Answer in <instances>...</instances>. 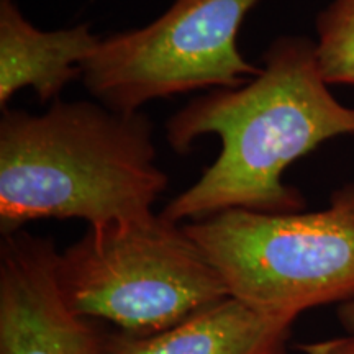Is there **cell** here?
I'll return each mask as SVG.
<instances>
[{
  "label": "cell",
  "mask_w": 354,
  "mask_h": 354,
  "mask_svg": "<svg viewBox=\"0 0 354 354\" xmlns=\"http://www.w3.org/2000/svg\"><path fill=\"white\" fill-rule=\"evenodd\" d=\"M207 135L218 136L221 151L159 214L172 223L227 210L302 212L305 198L286 184V171L326 141L354 135V107L331 94L315 41L286 35L266 50L259 74L250 82L198 97L166 123L167 143L179 154Z\"/></svg>",
  "instance_id": "6da1fadb"
},
{
  "label": "cell",
  "mask_w": 354,
  "mask_h": 354,
  "mask_svg": "<svg viewBox=\"0 0 354 354\" xmlns=\"http://www.w3.org/2000/svg\"><path fill=\"white\" fill-rule=\"evenodd\" d=\"M153 131L145 113L91 100L57 99L43 113L2 110V236L43 218H77L88 227L151 218L169 184Z\"/></svg>",
  "instance_id": "7a4b0ae2"
},
{
  "label": "cell",
  "mask_w": 354,
  "mask_h": 354,
  "mask_svg": "<svg viewBox=\"0 0 354 354\" xmlns=\"http://www.w3.org/2000/svg\"><path fill=\"white\" fill-rule=\"evenodd\" d=\"M230 297L276 320L354 297V183L317 212L227 210L183 223Z\"/></svg>",
  "instance_id": "3957f363"
},
{
  "label": "cell",
  "mask_w": 354,
  "mask_h": 354,
  "mask_svg": "<svg viewBox=\"0 0 354 354\" xmlns=\"http://www.w3.org/2000/svg\"><path fill=\"white\" fill-rule=\"evenodd\" d=\"M56 276L71 312L135 336L172 328L230 297L183 225L159 214L88 227L57 256Z\"/></svg>",
  "instance_id": "277c9868"
},
{
  "label": "cell",
  "mask_w": 354,
  "mask_h": 354,
  "mask_svg": "<svg viewBox=\"0 0 354 354\" xmlns=\"http://www.w3.org/2000/svg\"><path fill=\"white\" fill-rule=\"evenodd\" d=\"M259 0H176L151 24L102 38L82 66L95 102L136 113L148 102L201 88H234L259 74L238 33Z\"/></svg>",
  "instance_id": "5b68a950"
},
{
  "label": "cell",
  "mask_w": 354,
  "mask_h": 354,
  "mask_svg": "<svg viewBox=\"0 0 354 354\" xmlns=\"http://www.w3.org/2000/svg\"><path fill=\"white\" fill-rule=\"evenodd\" d=\"M51 240L25 230L0 245V354H100V333L66 305Z\"/></svg>",
  "instance_id": "8992f818"
},
{
  "label": "cell",
  "mask_w": 354,
  "mask_h": 354,
  "mask_svg": "<svg viewBox=\"0 0 354 354\" xmlns=\"http://www.w3.org/2000/svg\"><path fill=\"white\" fill-rule=\"evenodd\" d=\"M100 37L88 24L44 32L21 13L15 0H0V107L32 88L39 102L57 100L94 55Z\"/></svg>",
  "instance_id": "52a82bcc"
},
{
  "label": "cell",
  "mask_w": 354,
  "mask_h": 354,
  "mask_svg": "<svg viewBox=\"0 0 354 354\" xmlns=\"http://www.w3.org/2000/svg\"><path fill=\"white\" fill-rule=\"evenodd\" d=\"M290 326L227 297L154 335L100 333V354H286Z\"/></svg>",
  "instance_id": "ba28073f"
},
{
  "label": "cell",
  "mask_w": 354,
  "mask_h": 354,
  "mask_svg": "<svg viewBox=\"0 0 354 354\" xmlns=\"http://www.w3.org/2000/svg\"><path fill=\"white\" fill-rule=\"evenodd\" d=\"M315 55L326 84L354 86V0H333L317 19Z\"/></svg>",
  "instance_id": "9c48e42d"
},
{
  "label": "cell",
  "mask_w": 354,
  "mask_h": 354,
  "mask_svg": "<svg viewBox=\"0 0 354 354\" xmlns=\"http://www.w3.org/2000/svg\"><path fill=\"white\" fill-rule=\"evenodd\" d=\"M304 354H354V333L342 338L323 339V342L302 344Z\"/></svg>",
  "instance_id": "30bf717a"
},
{
  "label": "cell",
  "mask_w": 354,
  "mask_h": 354,
  "mask_svg": "<svg viewBox=\"0 0 354 354\" xmlns=\"http://www.w3.org/2000/svg\"><path fill=\"white\" fill-rule=\"evenodd\" d=\"M338 318L348 333H354V297L339 305Z\"/></svg>",
  "instance_id": "8fae6325"
}]
</instances>
